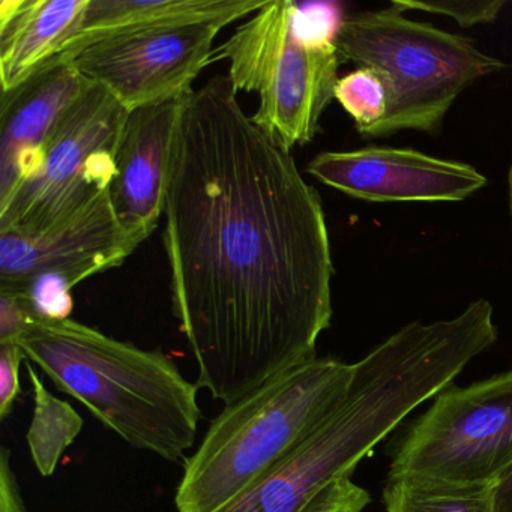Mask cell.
<instances>
[{"instance_id":"cell-1","label":"cell","mask_w":512,"mask_h":512,"mask_svg":"<svg viewBox=\"0 0 512 512\" xmlns=\"http://www.w3.org/2000/svg\"><path fill=\"white\" fill-rule=\"evenodd\" d=\"M164 221L173 311L199 388L230 404L317 358L334 277L322 199L227 76L187 95Z\"/></svg>"},{"instance_id":"cell-2","label":"cell","mask_w":512,"mask_h":512,"mask_svg":"<svg viewBox=\"0 0 512 512\" xmlns=\"http://www.w3.org/2000/svg\"><path fill=\"white\" fill-rule=\"evenodd\" d=\"M19 344L59 391L133 448L176 463L196 442L199 385L160 350L140 349L73 319L34 323Z\"/></svg>"},{"instance_id":"cell-3","label":"cell","mask_w":512,"mask_h":512,"mask_svg":"<svg viewBox=\"0 0 512 512\" xmlns=\"http://www.w3.org/2000/svg\"><path fill=\"white\" fill-rule=\"evenodd\" d=\"M353 364L316 358L226 404L176 488L178 512H218L292 454L343 400Z\"/></svg>"},{"instance_id":"cell-4","label":"cell","mask_w":512,"mask_h":512,"mask_svg":"<svg viewBox=\"0 0 512 512\" xmlns=\"http://www.w3.org/2000/svg\"><path fill=\"white\" fill-rule=\"evenodd\" d=\"M431 397L422 371L400 353L371 350L353 364L334 412L271 472L218 512H302Z\"/></svg>"},{"instance_id":"cell-5","label":"cell","mask_w":512,"mask_h":512,"mask_svg":"<svg viewBox=\"0 0 512 512\" xmlns=\"http://www.w3.org/2000/svg\"><path fill=\"white\" fill-rule=\"evenodd\" d=\"M334 43L341 58L373 71L385 85L388 113L368 139L439 133L467 88L506 68L470 38L407 19L394 5L343 20Z\"/></svg>"},{"instance_id":"cell-6","label":"cell","mask_w":512,"mask_h":512,"mask_svg":"<svg viewBox=\"0 0 512 512\" xmlns=\"http://www.w3.org/2000/svg\"><path fill=\"white\" fill-rule=\"evenodd\" d=\"M335 34L313 28L292 0H268L214 49L211 64L229 62L233 91L259 95L253 121L292 149L316 137L334 100L341 59Z\"/></svg>"},{"instance_id":"cell-7","label":"cell","mask_w":512,"mask_h":512,"mask_svg":"<svg viewBox=\"0 0 512 512\" xmlns=\"http://www.w3.org/2000/svg\"><path fill=\"white\" fill-rule=\"evenodd\" d=\"M512 466V370L448 386L392 452L389 478L491 487Z\"/></svg>"},{"instance_id":"cell-8","label":"cell","mask_w":512,"mask_h":512,"mask_svg":"<svg viewBox=\"0 0 512 512\" xmlns=\"http://www.w3.org/2000/svg\"><path fill=\"white\" fill-rule=\"evenodd\" d=\"M128 115L92 82L59 122L40 166L0 205V230L41 232L110 191Z\"/></svg>"},{"instance_id":"cell-9","label":"cell","mask_w":512,"mask_h":512,"mask_svg":"<svg viewBox=\"0 0 512 512\" xmlns=\"http://www.w3.org/2000/svg\"><path fill=\"white\" fill-rule=\"evenodd\" d=\"M223 28L191 23L116 34L95 41L70 64L131 112L193 91L194 80L211 64Z\"/></svg>"},{"instance_id":"cell-10","label":"cell","mask_w":512,"mask_h":512,"mask_svg":"<svg viewBox=\"0 0 512 512\" xmlns=\"http://www.w3.org/2000/svg\"><path fill=\"white\" fill-rule=\"evenodd\" d=\"M142 242L122 226L107 191L41 232L0 230V289L22 290L43 275L62 278L74 289L121 266Z\"/></svg>"},{"instance_id":"cell-11","label":"cell","mask_w":512,"mask_h":512,"mask_svg":"<svg viewBox=\"0 0 512 512\" xmlns=\"http://www.w3.org/2000/svg\"><path fill=\"white\" fill-rule=\"evenodd\" d=\"M307 173L371 203L463 202L487 185V178L470 164L389 146L320 152L307 164Z\"/></svg>"},{"instance_id":"cell-12","label":"cell","mask_w":512,"mask_h":512,"mask_svg":"<svg viewBox=\"0 0 512 512\" xmlns=\"http://www.w3.org/2000/svg\"><path fill=\"white\" fill-rule=\"evenodd\" d=\"M188 94L131 110L122 131L110 199L122 226L142 241L164 217L173 146Z\"/></svg>"},{"instance_id":"cell-13","label":"cell","mask_w":512,"mask_h":512,"mask_svg":"<svg viewBox=\"0 0 512 512\" xmlns=\"http://www.w3.org/2000/svg\"><path fill=\"white\" fill-rule=\"evenodd\" d=\"M70 62H50L0 98V205L43 160L47 143L77 98L91 85Z\"/></svg>"},{"instance_id":"cell-14","label":"cell","mask_w":512,"mask_h":512,"mask_svg":"<svg viewBox=\"0 0 512 512\" xmlns=\"http://www.w3.org/2000/svg\"><path fill=\"white\" fill-rule=\"evenodd\" d=\"M91 0H2L0 85L19 88L62 55L79 34Z\"/></svg>"},{"instance_id":"cell-15","label":"cell","mask_w":512,"mask_h":512,"mask_svg":"<svg viewBox=\"0 0 512 512\" xmlns=\"http://www.w3.org/2000/svg\"><path fill=\"white\" fill-rule=\"evenodd\" d=\"M268 0H91L82 29L56 61L70 62L95 41L140 29L191 23L226 28L259 11Z\"/></svg>"},{"instance_id":"cell-16","label":"cell","mask_w":512,"mask_h":512,"mask_svg":"<svg viewBox=\"0 0 512 512\" xmlns=\"http://www.w3.org/2000/svg\"><path fill=\"white\" fill-rule=\"evenodd\" d=\"M28 374L34 392V415L26 440L38 472L49 478L82 431L83 418L70 403L59 400L46 388L31 364Z\"/></svg>"},{"instance_id":"cell-17","label":"cell","mask_w":512,"mask_h":512,"mask_svg":"<svg viewBox=\"0 0 512 512\" xmlns=\"http://www.w3.org/2000/svg\"><path fill=\"white\" fill-rule=\"evenodd\" d=\"M383 503L386 512H491L490 487L409 476L388 478Z\"/></svg>"},{"instance_id":"cell-18","label":"cell","mask_w":512,"mask_h":512,"mask_svg":"<svg viewBox=\"0 0 512 512\" xmlns=\"http://www.w3.org/2000/svg\"><path fill=\"white\" fill-rule=\"evenodd\" d=\"M334 98L352 116L356 131L364 139H368L388 113L385 85L368 68H358L341 77L335 86Z\"/></svg>"},{"instance_id":"cell-19","label":"cell","mask_w":512,"mask_h":512,"mask_svg":"<svg viewBox=\"0 0 512 512\" xmlns=\"http://www.w3.org/2000/svg\"><path fill=\"white\" fill-rule=\"evenodd\" d=\"M394 7L401 11H424L428 14L451 17L461 28H475L493 23L505 7V0H482V2H415V0H394Z\"/></svg>"},{"instance_id":"cell-20","label":"cell","mask_w":512,"mask_h":512,"mask_svg":"<svg viewBox=\"0 0 512 512\" xmlns=\"http://www.w3.org/2000/svg\"><path fill=\"white\" fill-rule=\"evenodd\" d=\"M71 290L73 287L62 278L43 275L17 292L25 293L35 317L38 322H41V320L70 319L74 308Z\"/></svg>"},{"instance_id":"cell-21","label":"cell","mask_w":512,"mask_h":512,"mask_svg":"<svg viewBox=\"0 0 512 512\" xmlns=\"http://www.w3.org/2000/svg\"><path fill=\"white\" fill-rule=\"evenodd\" d=\"M370 500V493L347 476L320 491L302 512H362Z\"/></svg>"},{"instance_id":"cell-22","label":"cell","mask_w":512,"mask_h":512,"mask_svg":"<svg viewBox=\"0 0 512 512\" xmlns=\"http://www.w3.org/2000/svg\"><path fill=\"white\" fill-rule=\"evenodd\" d=\"M37 322L25 293L0 289V344H19Z\"/></svg>"},{"instance_id":"cell-23","label":"cell","mask_w":512,"mask_h":512,"mask_svg":"<svg viewBox=\"0 0 512 512\" xmlns=\"http://www.w3.org/2000/svg\"><path fill=\"white\" fill-rule=\"evenodd\" d=\"M26 353L20 344H0V419L4 421L13 413L20 388V367Z\"/></svg>"},{"instance_id":"cell-24","label":"cell","mask_w":512,"mask_h":512,"mask_svg":"<svg viewBox=\"0 0 512 512\" xmlns=\"http://www.w3.org/2000/svg\"><path fill=\"white\" fill-rule=\"evenodd\" d=\"M11 451L0 448V512H28L11 464Z\"/></svg>"},{"instance_id":"cell-25","label":"cell","mask_w":512,"mask_h":512,"mask_svg":"<svg viewBox=\"0 0 512 512\" xmlns=\"http://www.w3.org/2000/svg\"><path fill=\"white\" fill-rule=\"evenodd\" d=\"M491 512H512V466L490 487Z\"/></svg>"},{"instance_id":"cell-26","label":"cell","mask_w":512,"mask_h":512,"mask_svg":"<svg viewBox=\"0 0 512 512\" xmlns=\"http://www.w3.org/2000/svg\"><path fill=\"white\" fill-rule=\"evenodd\" d=\"M508 199H509V214H511V221H512V161H511V166H509V172H508Z\"/></svg>"}]
</instances>
